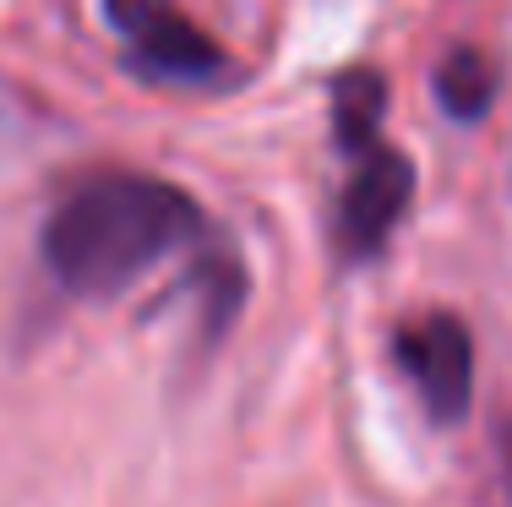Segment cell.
Here are the masks:
<instances>
[{
    "instance_id": "6da1fadb",
    "label": "cell",
    "mask_w": 512,
    "mask_h": 507,
    "mask_svg": "<svg viewBox=\"0 0 512 507\" xmlns=\"http://www.w3.org/2000/svg\"><path fill=\"white\" fill-rule=\"evenodd\" d=\"M191 235H202L191 191L137 169H93L44 219V262L71 295L109 300Z\"/></svg>"
},
{
    "instance_id": "7a4b0ae2",
    "label": "cell",
    "mask_w": 512,
    "mask_h": 507,
    "mask_svg": "<svg viewBox=\"0 0 512 507\" xmlns=\"http://www.w3.org/2000/svg\"><path fill=\"white\" fill-rule=\"evenodd\" d=\"M109 28L126 39L131 71L169 88H207L229 71V55L175 6V0H104Z\"/></svg>"
},
{
    "instance_id": "3957f363",
    "label": "cell",
    "mask_w": 512,
    "mask_h": 507,
    "mask_svg": "<svg viewBox=\"0 0 512 507\" xmlns=\"http://www.w3.org/2000/svg\"><path fill=\"white\" fill-rule=\"evenodd\" d=\"M393 366L436 426H458L474 398V338L453 311L414 317L393 333Z\"/></svg>"
},
{
    "instance_id": "277c9868",
    "label": "cell",
    "mask_w": 512,
    "mask_h": 507,
    "mask_svg": "<svg viewBox=\"0 0 512 507\" xmlns=\"http://www.w3.org/2000/svg\"><path fill=\"white\" fill-rule=\"evenodd\" d=\"M414 197V164L409 153H398L393 142H376L365 148L355 169L344 180V197H338L333 213V240L344 262H371L376 251L393 240L398 219L409 213Z\"/></svg>"
},
{
    "instance_id": "5b68a950",
    "label": "cell",
    "mask_w": 512,
    "mask_h": 507,
    "mask_svg": "<svg viewBox=\"0 0 512 507\" xmlns=\"http://www.w3.org/2000/svg\"><path fill=\"white\" fill-rule=\"evenodd\" d=\"M327 99H333V137L344 153H360L376 148V126H382L387 115V77L376 66H349L344 77H333V88H327Z\"/></svg>"
},
{
    "instance_id": "8992f818",
    "label": "cell",
    "mask_w": 512,
    "mask_h": 507,
    "mask_svg": "<svg viewBox=\"0 0 512 507\" xmlns=\"http://www.w3.org/2000/svg\"><path fill=\"white\" fill-rule=\"evenodd\" d=\"M431 88H436V104H442L453 120H480L485 110H491V99H496V66H491L485 50L458 44V50L436 66Z\"/></svg>"
},
{
    "instance_id": "52a82bcc",
    "label": "cell",
    "mask_w": 512,
    "mask_h": 507,
    "mask_svg": "<svg viewBox=\"0 0 512 507\" xmlns=\"http://www.w3.org/2000/svg\"><path fill=\"white\" fill-rule=\"evenodd\" d=\"M191 284L202 289V328L224 333V322L235 317L240 300H246V273H240V262L235 257H207V262H197Z\"/></svg>"
},
{
    "instance_id": "ba28073f",
    "label": "cell",
    "mask_w": 512,
    "mask_h": 507,
    "mask_svg": "<svg viewBox=\"0 0 512 507\" xmlns=\"http://www.w3.org/2000/svg\"><path fill=\"white\" fill-rule=\"evenodd\" d=\"M502 464H507V475H512V420L502 426Z\"/></svg>"
}]
</instances>
